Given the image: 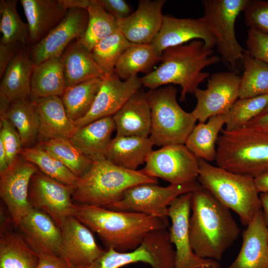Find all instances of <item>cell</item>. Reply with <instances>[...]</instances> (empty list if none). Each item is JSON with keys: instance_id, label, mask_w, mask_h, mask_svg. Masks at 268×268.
<instances>
[{"instance_id": "1", "label": "cell", "mask_w": 268, "mask_h": 268, "mask_svg": "<svg viewBox=\"0 0 268 268\" xmlns=\"http://www.w3.org/2000/svg\"><path fill=\"white\" fill-rule=\"evenodd\" d=\"M189 233L199 257L218 261L238 239L240 229L230 209L201 186L192 193Z\"/></svg>"}, {"instance_id": "2", "label": "cell", "mask_w": 268, "mask_h": 268, "mask_svg": "<svg viewBox=\"0 0 268 268\" xmlns=\"http://www.w3.org/2000/svg\"><path fill=\"white\" fill-rule=\"evenodd\" d=\"M74 216L96 233L107 249L122 252L135 250L148 233L168 226V219L75 202Z\"/></svg>"}, {"instance_id": "3", "label": "cell", "mask_w": 268, "mask_h": 268, "mask_svg": "<svg viewBox=\"0 0 268 268\" xmlns=\"http://www.w3.org/2000/svg\"><path fill=\"white\" fill-rule=\"evenodd\" d=\"M213 53V49L198 39L167 48L162 53L159 66L140 78L142 86L151 90L169 84L179 85L181 87L180 100L184 101L187 94H194L199 84L210 76L202 70L220 62Z\"/></svg>"}, {"instance_id": "4", "label": "cell", "mask_w": 268, "mask_h": 268, "mask_svg": "<svg viewBox=\"0 0 268 268\" xmlns=\"http://www.w3.org/2000/svg\"><path fill=\"white\" fill-rule=\"evenodd\" d=\"M158 184L156 178L140 170H130L107 159L93 162L89 169L78 178L72 200L77 203L106 207L120 201L125 192L137 185Z\"/></svg>"}, {"instance_id": "5", "label": "cell", "mask_w": 268, "mask_h": 268, "mask_svg": "<svg viewBox=\"0 0 268 268\" xmlns=\"http://www.w3.org/2000/svg\"><path fill=\"white\" fill-rule=\"evenodd\" d=\"M198 181L247 226L262 210L254 178L235 173L199 159Z\"/></svg>"}, {"instance_id": "6", "label": "cell", "mask_w": 268, "mask_h": 268, "mask_svg": "<svg viewBox=\"0 0 268 268\" xmlns=\"http://www.w3.org/2000/svg\"><path fill=\"white\" fill-rule=\"evenodd\" d=\"M217 166L256 178L268 173V133L245 127L223 129L216 143Z\"/></svg>"}, {"instance_id": "7", "label": "cell", "mask_w": 268, "mask_h": 268, "mask_svg": "<svg viewBox=\"0 0 268 268\" xmlns=\"http://www.w3.org/2000/svg\"><path fill=\"white\" fill-rule=\"evenodd\" d=\"M177 89L169 85L145 93L151 111L149 138L154 145L185 144L196 125L192 112L184 110L177 100Z\"/></svg>"}, {"instance_id": "8", "label": "cell", "mask_w": 268, "mask_h": 268, "mask_svg": "<svg viewBox=\"0 0 268 268\" xmlns=\"http://www.w3.org/2000/svg\"><path fill=\"white\" fill-rule=\"evenodd\" d=\"M249 0H204V19L215 38L217 50L224 64L236 71L237 62L242 60L245 50L238 42L235 23Z\"/></svg>"}, {"instance_id": "9", "label": "cell", "mask_w": 268, "mask_h": 268, "mask_svg": "<svg viewBox=\"0 0 268 268\" xmlns=\"http://www.w3.org/2000/svg\"><path fill=\"white\" fill-rule=\"evenodd\" d=\"M201 186L198 181L186 185L170 184L165 187L158 184H141L128 189L120 201L106 208L168 219V208L171 202L179 196L193 192Z\"/></svg>"}, {"instance_id": "10", "label": "cell", "mask_w": 268, "mask_h": 268, "mask_svg": "<svg viewBox=\"0 0 268 268\" xmlns=\"http://www.w3.org/2000/svg\"><path fill=\"white\" fill-rule=\"evenodd\" d=\"M141 170L170 184L186 185L198 181L199 159L185 144L168 145L152 150Z\"/></svg>"}, {"instance_id": "11", "label": "cell", "mask_w": 268, "mask_h": 268, "mask_svg": "<svg viewBox=\"0 0 268 268\" xmlns=\"http://www.w3.org/2000/svg\"><path fill=\"white\" fill-rule=\"evenodd\" d=\"M192 193L179 196L168 208L171 221L169 233L176 253L175 268H221L218 261L202 259L193 250L189 233Z\"/></svg>"}, {"instance_id": "12", "label": "cell", "mask_w": 268, "mask_h": 268, "mask_svg": "<svg viewBox=\"0 0 268 268\" xmlns=\"http://www.w3.org/2000/svg\"><path fill=\"white\" fill-rule=\"evenodd\" d=\"M73 189L39 170L31 177L28 201L32 208L49 215L61 228L66 219L74 216Z\"/></svg>"}, {"instance_id": "13", "label": "cell", "mask_w": 268, "mask_h": 268, "mask_svg": "<svg viewBox=\"0 0 268 268\" xmlns=\"http://www.w3.org/2000/svg\"><path fill=\"white\" fill-rule=\"evenodd\" d=\"M241 77L234 71L218 72L207 78L206 88L194 93L197 104L192 112L200 123L210 117L227 113L239 98Z\"/></svg>"}, {"instance_id": "14", "label": "cell", "mask_w": 268, "mask_h": 268, "mask_svg": "<svg viewBox=\"0 0 268 268\" xmlns=\"http://www.w3.org/2000/svg\"><path fill=\"white\" fill-rule=\"evenodd\" d=\"M38 170L19 155L0 174V196L16 227L33 208L28 201L29 187L32 176Z\"/></svg>"}, {"instance_id": "15", "label": "cell", "mask_w": 268, "mask_h": 268, "mask_svg": "<svg viewBox=\"0 0 268 268\" xmlns=\"http://www.w3.org/2000/svg\"><path fill=\"white\" fill-rule=\"evenodd\" d=\"M88 21L87 9H68L62 21L30 50L31 59L37 65L50 58L62 56L75 39L84 33Z\"/></svg>"}, {"instance_id": "16", "label": "cell", "mask_w": 268, "mask_h": 268, "mask_svg": "<svg viewBox=\"0 0 268 268\" xmlns=\"http://www.w3.org/2000/svg\"><path fill=\"white\" fill-rule=\"evenodd\" d=\"M142 86L137 76L122 80L115 72L105 75L91 109L74 123L75 127L77 129L97 120L112 117Z\"/></svg>"}, {"instance_id": "17", "label": "cell", "mask_w": 268, "mask_h": 268, "mask_svg": "<svg viewBox=\"0 0 268 268\" xmlns=\"http://www.w3.org/2000/svg\"><path fill=\"white\" fill-rule=\"evenodd\" d=\"M61 229L60 256L70 265H91L104 253L96 243L92 231L75 216L67 217Z\"/></svg>"}, {"instance_id": "18", "label": "cell", "mask_w": 268, "mask_h": 268, "mask_svg": "<svg viewBox=\"0 0 268 268\" xmlns=\"http://www.w3.org/2000/svg\"><path fill=\"white\" fill-rule=\"evenodd\" d=\"M197 39L202 40L210 48L213 49L216 45L215 38L203 17L179 18L164 15L161 29L151 45L155 51L161 55L167 48Z\"/></svg>"}, {"instance_id": "19", "label": "cell", "mask_w": 268, "mask_h": 268, "mask_svg": "<svg viewBox=\"0 0 268 268\" xmlns=\"http://www.w3.org/2000/svg\"><path fill=\"white\" fill-rule=\"evenodd\" d=\"M165 2V0H139L135 11L117 20L119 29L133 44H151L161 29Z\"/></svg>"}, {"instance_id": "20", "label": "cell", "mask_w": 268, "mask_h": 268, "mask_svg": "<svg viewBox=\"0 0 268 268\" xmlns=\"http://www.w3.org/2000/svg\"><path fill=\"white\" fill-rule=\"evenodd\" d=\"M18 227L37 254L53 253L60 255L61 229L45 212L33 208L23 217Z\"/></svg>"}, {"instance_id": "21", "label": "cell", "mask_w": 268, "mask_h": 268, "mask_svg": "<svg viewBox=\"0 0 268 268\" xmlns=\"http://www.w3.org/2000/svg\"><path fill=\"white\" fill-rule=\"evenodd\" d=\"M246 227L240 251L227 268H268V229L262 210Z\"/></svg>"}, {"instance_id": "22", "label": "cell", "mask_w": 268, "mask_h": 268, "mask_svg": "<svg viewBox=\"0 0 268 268\" xmlns=\"http://www.w3.org/2000/svg\"><path fill=\"white\" fill-rule=\"evenodd\" d=\"M32 100L39 117V142L57 137L70 138L77 128L68 117L61 97L53 96Z\"/></svg>"}, {"instance_id": "23", "label": "cell", "mask_w": 268, "mask_h": 268, "mask_svg": "<svg viewBox=\"0 0 268 268\" xmlns=\"http://www.w3.org/2000/svg\"><path fill=\"white\" fill-rule=\"evenodd\" d=\"M29 27V42L35 44L63 19L67 9L61 0H21Z\"/></svg>"}, {"instance_id": "24", "label": "cell", "mask_w": 268, "mask_h": 268, "mask_svg": "<svg viewBox=\"0 0 268 268\" xmlns=\"http://www.w3.org/2000/svg\"><path fill=\"white\" fill-rule=\"evenodd\" d=\"M116 135L149 137L151 125L150 106L145 93H134L113 116Z\"/></svg>"}, {"instance_id": "25", "label": "cell", "mask_w": 268, "mask_h": 268, "mask_svg": "<svg viewBox=\"0 0 268 268\" xmlns=\"http://www.w3.org/2000/svg\"><path fill=\"white\" fill-rule=\"evenodd\" d=\"M115 130L112 117H106L77 128L70 139L94 162L106 159L111 135Z\"/></svg>"}, {"instance_id": "26", "label": "cell", "mask_w": 268, "mask_h": 268, "mask_svg": "<svg viewBox=\"0 0 268 268\" xmlns=\"http://www.w3.org/2000/svg\"><path fill=\"white\" fill-rule=\"evenodd\" d=\"M35 66L30 51L20 47L1 78L0 92L12 102L30 98L31 79Z\"/></svg>"}, {"instance_id": "27", "label": "cell", "mask_w": 268, "mask_h": 268, "mask_svg": "<svg viewBox=\"0 0 268 268\" xmlns=\"http://www.w3.org/2000/svg\"><path fill=\"white\" fill-rule=\"evenodd\" d=\"M153 146L149 137L116 135L109 145L106 159L122 168L137 170L145 162Z\"/></svg>"}, {"instance_id": "28", "label": "cell", "mask_w": 268, "mask_h": 268, "mask_svg": "<svg viewBox=\"0 0 268 268\" xmlns=\"http://www.w3.org/2000/svg\"><path fill=\"white\" fill-rule=\"evenodd\" d=\"M66 87L94 78H103L92 53L78 41L70 43L62 55Z\"/></svg>"}, {"instance_id": "29", "label": "cell", "mask_w": 268, "mask_h": 268, "mask_svg": "<svg viewBox=\"0 0 268 268\" xmlns=\"http://www.w3.org/2000/svg\"><path fill=\"white\" fill-rule=\"evenodd\" d=\"M66 88L62 56L50 58L35 66L31 79V98L62 97Z\"/></svg>"}, {"instance_id": "30", "label": "cell", "mask_w": 268, "mask_h": 268, "mask_svg": "<svg viewBox=\"0 0 268 268\" xmlns=\"http://www.w3.org/2000/svg\"><path fill=\"white\" fill-rule=\"evenodd\" d=\"M227 119L226 113L212 116L205 123L199 122L185 145L198 158L208 162L215 160L217 141Z\"/></svg>"}, {"instance_id": "31", "label": "cell", "mask_w": 268, "mask_h": 268, "mask_svg": "<svg viewBox=\"0 0 268 268\" xmlns=\"http://www.w3.org/2000/svg\"><path fill=\"white\" fill-rule=\"evenodd\" d=\"M0 229V268H36L38 255L23 235Z\"/></svg>"}, {"instance_id": "32", "label": "cell", "mask_w": 268, "mask_h": 268, "mask_svg": "<svg viewBox=\"0 0 268 268\" xmlns=\"http://www.w3.org/2000/svg\"><path fill=\"white\" fill-rule=\"evenodd\" d=\"M161 57V55L155 51L151 44H134L120 57L115 72L123 80L137 76L138 72L146 74L160 62Z\"/></svg>"}, {"instance_id": "33", "label": "cell", "mask_w": 268, "mask_h": 268, "mask_svg": "<svg viewBox=\"0 0 268 268\" xmlns=\"http://www.w3.org/2000/svg\"><path fill=\"white\" fill-rule=\"evenodd\" d=\"M7 118L17 131L23 147H31L38 140L40 120L32 99L13 101L7 114Z\"/></svg>"}, {"instance_id": "34", "label": "cell", "mask_w": 268, "mask_h": 268, "mask_svg": "<svg viewBox=\"0 0 268 268\" xmlns=\"http://www.w3.org/2000/svg\"><path fill=\"white\" fill-rule=\"evenodd\" d=\"M103 78H94L66 87L61 98L69 118L74 123L91 109Z\"/></svg>"}, {"instance_id": "35", "label": "cell", "mask_w": 268, "mask_h": 268, "mask_svg": "<svg viewBox=\"0 0 268 268\" xmlns=\"http://www.w3.org/2000/svg\"><path fill=\"white\" fill-rule=\"evenodd\" d=\"M19 155L26 161L34 164L45 175L74 189L78 178L39 144L23 147Z\"/></svg>"}, {"instance_id": "36", "label": "cell", "mask_w": 268, "mask_h": 268, "mask_svg": "<svg viewBox=\"0 0 268 268\" xmlns=\"http://www.w3.org/2000/svg\"><path fill=\"white\" fill-rule=\"evenodd\" d=\"M87 11L88 24L78 41L91 52L97 43L119 30V27L117 20L104 9L99 0H92Z\"/></svg>"}, {"instance_id": "37", "label": "cell", "mask_w": 268, "mask_h": 268, "mask_svg": "<svg viewBox=\"0 0 268 268\" xmlns=\"http://www.w3.org/2000/svg\"><path fill=\"white\" fill-rule=\"evenodd\" d=\"M38 144L58 158L78 178L84 174L93 163L70 138H54Z\"/></svg>"}, {"instance_id": "38", "label": "cell", "mask_w": 268, "mask_h": 268, "mask_svg": "<svg viewBox=\"0 0 268 268\" xmlns=\"http://www.w3.org/2000/svg\"><path fill=\"white\" fill-rule=\"evenodd\" d=\"M242 61L244 71L241 77L239 98L268 94V64L251 56L247 51Z\"/></svg>"}, {"instance_id": "39", "label": "cell", "mask_w": 268, "mask_h": 268, "mask_svg": "<svg viewBox=\"0 0 268 268\" xmlns=\"http://www.w3.org/2000/svg\"><path fill=\"white\" fill-rule=\"evenodd\" d=\"M17 0H0V43L26 46L29 42V27L20 17L16 9Z\"/></svg>"}, {"instance_id": "40", "label": "cell", "mask_w": 268, "mask_h": 268, "mask_svg": "<svg viewBox=\"0 0 268 268\" xmlns=\"http://www.w3.org/2000/svg\"><path fill=\"white\" fill-rule=\"evenodd\" d=\"M133 44L119 29L97 43L91 53L105 76L115 72L116 65L120 57Z\"/></svg>"}, {"instance_id": "41", "label": "cell", "mask_w": 268, "mask_h": 268, "mask_svg": "<svg viewBox=\"0 0 268 268\" xmlns=\"http://www.w3.org/2000/svg\"><path fill=\"white\" fill-rule=\"evenodd\" d=\"M268 104V94L247 98H238L226 113L225 130L233 131L245 127L261 115Z\"/></svg>"}, {"instance_id": "42", "label": "cell", "mask_w": 268, "mask_h": 268, "mask_svg": "<svg viewBox=\"0 0 268 268\" xmlns=\"http://www.w3.org/2000/svg\"><path fill=\"white\" fill-rule=\"evenodd\" d=\"M142 244L155 262L153 268H175L176 253L166 228L148 233Z\"/></svg>"}, {"instance_id": "43", "label": "cell", "mask_w": 268, "mask_h": 268, "mask_svg": "<svg viewBox=\"0 0 268 268\" xmlns=\"http://www.w3.org/2000/svg\"><path fill=\"white\" fill-rule=\"evenodd\" d=\"M138 262L149 264L152 268L155 266L152 255L142 244L135 250L126 252L110 248L92 264L91 268H120Z\"/></svg>"}, {"instance_id": "44", "label": "cell", "mask_w": 268, "mask_h": 268, "mask_svg": "<svg viewBox=\"0 0 268 268\" xmlns=\"http://www.w3.org/2000/svg\"><path fill=\"white\" fill-rule=\"evenodd\" d=\"M243 11L249 29L268 34V1L249 0Z\"/></svg>"}, {"instance_id": "45", "label": "cell", "mask_w": 268, "mask_h": 268, "mask_svg": "<svg viewBox=\"0 0 268 268\" xmlns=\"http://www.w3.org/2000/svg\"><path fill=\"white\" fill-rule=\"evenodd\" d=\"M0 141L4 146L10 165L19 156L23 148L22 142L17 131L7 118L0 119Z\"/></svg>"}, {"instance_id": "46", "label": "cell", "mask_w": 268, "mask_h": 268, "mask_svg": "<svg viewBox=\"0 0 268 268\" xmlns=\"http://www.w3.org/2000/svg\"><path fill=\"white\" fill-rule=\"evenodd\" d=\"M246 45L251 56L268 64V34L249 29Z\"/></svg>"}, {"instance_id": "47", "label": "cell", "mask_w": 268, "mask_h": 268, "mask_svg": "<svg viewBox=\"0 0 268 268\" xmlns=\"http://www.w3.org/2000/svg\"><path fill=\"white\" fill-rule=\"evenodd\" d=\"M104 9L117 20L123 19L131 14V8L124 0H99Z\"/></svg>"}, {"instance_id": "48", "label": "cell", "mask_w": 268, "mask_h": 268, "mask_svg": "<svg viewBox=\"0 0 268 268\" xmlns=\"http://www.w3.org/2000/svg\"><path fill=\"white\" fill-rule=\"evenodd\" d=\"M39 260L36 268H68L69 263L61 256L53 253L38 254Z\"/></svg>"}, {"instance_id": "49", "label": "cell", "mask_w": 268, "mask_h": 268, "mask_svg": "<svg viewBox=\"0 0 268 268\" xmlns=\"http://www.w3.org/2000/svg\"><path fill=\"white\" fill-rule=\"evenodd\" d=\"M19 44L0 43V77H2L8 65L20 48ZM21 46V45H20Z\"/></svg>"}, {"instance_id": "50", "label": "cell", "mask_w": 268, "mask_h": 268, "mask_svg": "<svg viewBox=\"0 0 268 268\" xmlns=\"http://www.w3.org/2000/svg\"><path fill=\"white\" fill-rule=\"evenodd\" d=\"M246 126L268 133V112L255 118Z\"/></svg>"}, {"instance_id": "51", "label": "cell", "mask_w": 268, "mask_h": 268, "mask_svg": "<svg viewBox=\"0 0 268 268\" xmlns=\"http://www.w3.org/2000/svg\"><path fill=\"white\" fill-rule=\"evenodd\" d=\"M67 9L82 8L87 9L92 0H61Z\"/></svg>"}, {"instance_id": "52", "label": "cell", "mask_w": 268, "mask_h": 268, "mask_svg": "<svg viewBox=\"0 0 268 268\" xmlns=\"http://www.w3.org/2000/svg\"><path fill=\"white\" fill-rule=\"evenodd\" d=\"M254 180L259 193H268V173L255 178Z\"/></svg>"}, {"instance_id": "53", "label": "cell", "mask_w": 268, "mask_h": 268, "mask_svg": "<svg viewBox=\"0 0 268 268\" xmlns=\"http://www.w3.org/2000/svg\"><path fill=\"white\" fill-rule=\"evenodd\" d=\"M12 101L2 92H0V117L7 118V114Z\"/></svg>"}, {"instance_id": "54", "label": "cell", "mask_w": 268, "mask_h": 268, "mask_svg": "<svg viewBox=\"0 0 268 268\" xmlns=\"http://www.w3.org/2000/svg\"><path fill=\"white\" fill-rule=\"evenodd\" d=\"M260 198L264 222L268 229V193H261Z\"/></svg>"}, {"instance_id": "55", "label": "cell", "mask_w": 268, "mask_h": 268, "mask_svg": "<svg viewBox=\"0 0 268 268\" xmlns=\"http://www.w3.org/2000/svg\"><path fill=\"white\" fill-rule=\"evenodd\" d=\"M9 166L6 151L0 141V174L4 172Z\"/></svg>"}, {"instance_id": "56", "label": "cell", "mask_w": 268, "mask_h": 268, "mask_svg": "<svg viewBox=\"0 0 268 268\" xmlns=\"http://www.w3.org/2000/svg\"><path fill=\"white\" fill-rule=\"evenodd\" d=\"M91 265H70L68 268H91Z\"/></svg>"}, {"instance_id": "57", "label": "cell", "mask_w": 268, "mask_h": 268, "mask_svg": "<svg viewBox=\"0 0 268 268\" xmlns=\"http://www.w3.org/2000/svg\"><path fill=\"white\" fill-rule=\"evenodd\" d=\"M268 112V104L266 108H265V109L264 110V111L263 112V113L262 114H264V113H267Z\"/></svg>"}]
</instances>
